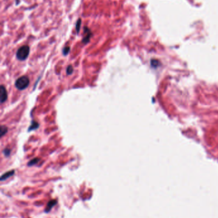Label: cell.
Listing matches in <instances>:
<instances>
[{
    "instance_id": "cell-1",
    "label": "cell",
    "mask_w": 218,
    "mask_h": 218,
    "mask_svg": "<svg viewBox=\"0 0 218 218\" xmlns=\"http://www.w3.org/2000/svg\"><path fill=\"white\" fill-rule=\"evenodd\" d=\"M30 84V79L27 76H22L18 78L16 82L15 86L19 90H25L26 89Z\"/></svg>"
},
{
    "instance_id": "cell-2",
    "label": "cell",
    "mask_w": 218,
    "mask_h": 218,
    "mask_svg": "<svg viewBox=\"0 0 218 218\" xmlns=\"http://www.w3.org/2000/svg\"><path fill=\"white\" fill-rule=\"evenodd\" d=\"M30 54V47L28 45L21 47L16 52V57L19 61L26 60Z\"/></svg>"
},
{
    "instance_id": "cell-3",
    "label": "cell",
    "mask_w": 218,
    "mask_h": 218,
    "mask_svg": "<svg viewBox=\"0 0 218 218\" xmlns=\"http://www.w3.org/2000/svg\"><path fill=\"white\" fill-rule=\"evenodd\" d=\"M84 36L82 40V42L84 44H87L90 42V38L92 36V33L91 30L87 26L84 27Z\"/></svg>"
},
{
    "instance_id": "cell-4",
    "label": "cell",
    "mask_w": 218,
    "mask_h": 218,
    "mask_svg": "<svg viewBox=\"0 0 218 218\" xmlns=\"http://www.w3.org/2000/svg\"><path fill=\"white\" fill-rule=\"evenodd\" d=\"M8 98V93L6 88L4 87V86L2 85L1 88H0V101H1V103H3L7 101Z\"/></svg>"
},
{
    "instance_id": "cell-5",
    "label": "cell",
    "mask_w": 218,
    "mask_h": 218,
    "mask_svg": "<svg viewBox=\"0 0 218 218\" xmlns=\"http://www.w3.org/2000/svg\"><path fill=\"white\" fill-rule=\"evenodd\" d=\"M57 202H58L56 200H51L48 202L47 203L46 207L45 208L44 212L46 213L50 212L51 211V209H53V207H54V206L57 204Z\"/></svg>"
},
{
    "instance_id": "cell-6",
    "label": "cell",
    "mask_w": 218,
    "mask_h": 218,
    "mask_svg": "<svg viewBox=\"0 0 218 218\" xmlns=\"http://www.w3.org/2000/svg\"><path fill=\"white\" fill-rule=\"evenodd\" d=\"M15 174V171L14 170H10V171H8L6 173H5L4 174H3L1 177V178H0V180H1V181H3V180H5L6 179H8L9 177H12V175H14Z\"/></svg>"
},
{
    "instance_id": "cell-7",
    "label": "cell",
    "mask_w": 218,
    "mask_h": 218,
    "mask_svg": "<svg viewBox=\"0 0 218 218\" xmlns=\"http://www.w3.org/2000/svg\"><path fill=\"white\" fill-rule=\"evenodd\" d=\"M39 127V123L37 122H36V121H35V120H32L31 124L30 126L28 128V131H30L37 129Z\"/></svg>"
},
{
    "instance_id": "cell-8",
    "label": "cell",
    "mask_w": 218,
    "mask_h": 218,
    "mask_svg": "<svg viewBox=\"0 0 218 218\" xmlns=\"http://www.w3.org/2000/svg\"><path fill=\"white\" fill-rule=\"evenodd\" d=\"M8 131V128L5 126L2 125L1 126V129H0V135H1V137L4 136Z\"/></svg>"
},
{
    "instance_id": "cell-9",
    "label": "cell",
    "mask_w": 218,
    "mask_h": 218,
    "mask_svg": "<svg viewBox=\"0 0 218 218\" xmlns=\"http://www.w3.org/2000/svg\"><path fill=\"white\" fill-rule=\"evenodd\" d=\"M81 19H79L77 20L76 24V32H77L78 34L79 33L80 28H81Z\"/></svg>"
},
{
    "instance_id": "cell-10",
    "label": "cell",
    "mask_w": 218,
    "mask_h": 218,
    "mask_svg": "<svg viewBox=\"0 0 218 218\" xmlns=\"http://www.w3.org/2000/svg\"><path fill=\"white\" fill-rule=\"evenodd\" d=\"M40 161V159L39 158H35L31 161H30L28 163V166H33L35 165H36L37 163H39V161Z\"/></svg>"
},
{
    "instance_id": "cell-11",
    "label": "cell",
    "mask_w": 218,
    "mask_h": 218,
    "mask_svg": "<svg viewBox=\"0 0 218 218\" xmlns=\"http://www.w3.org/2000/svg\"><path fill=\"white\" fill-rule=\"evenodd\" d=\"M73 71H74V69H73V67H72V65H69L67 68V70H66V72H67V74L70 75H72V73H73Z\"/></svg>"
},
{
    "instance_id": "cell-12",
    "label": "cell",
    "mask_w": 218,
    "mask_h": 218,
    "mask_svg": "<svg viewBox=\"0 0 218 218\" xmlns=\"http://www.w3.org/2000/svg\"><path fill=\"white\" fill-rule=\"evenodd\" d=\"M70 50V48L69 47H65L63 49V54L64 56H67L69 53Z\"/></svg>"
},
{
    "instance_id": "cell-13",
    "label": "cell",
    "mask_w": 218,
    "mask_h": 218,
    "mask_svg": "<svg viewBox=\"0 0 218 218\" xmlns=\"http://www.w3.org/2000/svg\"><path fill=\"white\" fill-rule=\"evenodd\" d=\"M10 152H11V151L8 149H5L3 151V154L5 156H8L10 154Z\"/></svg>"
},
{
    "instance_id": "cell-14",
    "label": "cell",
    "mask_w": 218,
    "mask_h": 218,
    "mask_svg": "<svg viewBox=\"0 0 218 218\" xmlns=\"http://www.w3.org/2000/svg\"><path fill=\"white\" fill-rule=\"evenodd\" d=\"M19 2H20L19 0H16V5H17L19 3Z\"/></svg>"
}]
</instances>
